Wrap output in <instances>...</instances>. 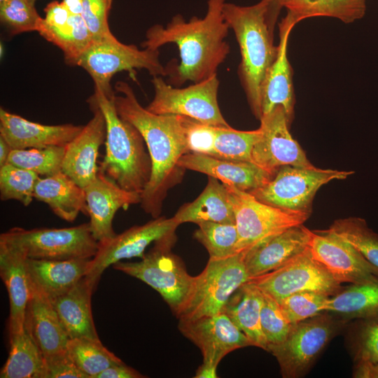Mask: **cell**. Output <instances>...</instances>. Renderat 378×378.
Wrapping results in <instances>:
<instances>
[{
  "label": "cell",
  "instance_id": "f546056e",
  "mask_svg": "<svg viewBox=\"0 0 378 378\" xmlns=\"http://www.w3.org/2000/svg\"><path fill=\"white\" fill-rule=\"evenodd\" d=\"M174 217L179 225L205 221L235 223L233 208L225 184L211 176L200 195L192 202L182 205Z\"/></svg>",
  "mask_w": 378,
  "mask_h": 378
},
{
  "label": "cell",
  "instance_id": "4dcf8cb0",
  "mask_svg": "<svg viewBox=\"0 0 378 378\" xmlns=\"http://www.w3.org/2000/svg\"><path fill=\"white\" fill-rule=\"evenodd\" d=\"M262 302V291L248 281L234 291L221 312L246 335L253 346L267 351V342L260 325Z\"/></svg>",
  "mask_w": 378,
  "mask_h": 378
},
{
  "label": "cell",
  "instance_id": "816d5d0a",
  "mask_svg": "<svg viewBox=\"0 0 378 378\" xmlns=\"http://www.w3.org/2000/svg\"><path fill=\"white\" fill-rule=\"evenodd\" d=\"M195 378H216L217 376V368L202 364L197 370Z\"/></svg>",
  "mask_w": 378,
  "mask_h": 378
},
{
  "label": "cell",
  "instance_id": "ab89813d",
  "mask_svg": "<svg viewBox=\"0 0 378 378\" xmlns=\"http://www.w3.org/2000/svg\"><path fill=\"white\" fill-rule=\"evenodd\" d=\"M259 134V128L241 131L232 127H217L213 157L252 162L251 152Z\"/></svg>",
  "mask_w": 378,
  "mask_h": 378
},
{
  "label": "cell",
  "instance_id": "7a4b0ae2",
  "mask_svg": "<svg viewBox=\"0 0 378 378\" xmlns=\"http://www.w3.org/2000/svg\"><path fill=\"white\" fill-rule=\"evenodd\" d=\"M113 102L118 115L133 125L142 135L152 164L150 181L141 194V206L153 218L162 212L168 191L179 183L186 169L179 159L188 153L182 125V115L155 114L143 107L130 85L115 84Z\"/></svg>",
  "mask_w": 378,
  "mask_h": 378
},
{
  "label": "cell",
  "instance_id": "7dc6e473",
  "mask_svg": "<svg viewBox=\"0 0 378 378\" xmlns=\"http://www.w3.org/2000/svg\"><path fill=\"white\" fill-rule=\"evenodd\" d=\"M44 358L43 378H88L75 364L66 349Z\"/></svg>",
  "mask_w": 378,
  "mask_h": 378
},
{
  "label": "cell",
  "instance_id": "8fae6325",
  "mask_svg": "<svg viewBox=\"0 0 378 378\" xmlns=\"http://www.w3.org/2000/svg\"><path fill=\"white\" fill-rule=\"evenodd\" d=\"M154 97L146 107L159 115L190 117L217 127H231L223 118L218 103L217 74L187 88H174L160 76H153Z\"/></svg>",
  "mask_w": 378,
  "mask_h": 378
},
{
  "label": "cell",
  "instance_id": "ac0fdd59",
  "mask_svg": "<svg viewBox=\"0 0 378 378\" xmlns=\"http://www.w3.org/2000/svg\"><path fill=\"white\" fill-rule=\"evenodd\" d=\"M88 102L92 118L80 133L65 146L62 171L82 188L97 176L100 146L105 143L106 129L104 116L91 96Z\"/></svg>",
  "mask_w": 378,
  "mask_h": 378
},
{
  "label": "cell",
  "instance_id": "484cf974",
  "mask_svg": "<svg viewBox=\"0 0 378 378\" xmlns=\"http://www.w3.org/2000/svg\"><path fill=\"white\" fill-rule=\"evenodd\" d=\"M26 258L17 248L0 241V275L6 287L10 303L9 335L24 329L25 312L31 293Z\"/></svg>",
  "mask_w": 378,
  "mask_h": 378
},
{
  "label": "cell",
  "instance_id": "5b68a950",
  "mask_svg": "<svg viewBox=\"0 0 378 378\" xmlns=\"http://www.w3.org/2000/svg\"><path fill=\"white\" fill-rule=\"evenodd\" d=\"M176 239L155 242L139 261H120L112 266L155 290L177 316L188 300L195 276L188 274L181 259L171 251Z\"/></svg>",
  "mask_w": 378,
  "mask_h": 378
},
{
  "label": "cell",
  "instance_id": "d4e9b609",
  "mask_svg": "<svg viewBox=\"0 0 378 378\" xmlns=\"http://www.w3.org/2000/svg\"><path fill=\"white\" fill-rule=\"evenodd\" d=\"M92 258H26L30 288L50 301L64 294L88 274Z\"/></svg>",
  "mask_w": 378,
  "mask_h": 378
},
{
  "label": "cell",
  "instance_id": "11a10c76",
  "mask_svg": "<svg viewBox=\"0 0 378 378\" xmlns=\"http://www.w3.org/2000/svg\"><path fill=\"white\" fill-rule=\"evenodd\" d=\"M4 1H6V0H0V3L3 2Z\"/></svg>",
  "mask_w": 378,
  "mask_h": 378
},
{
  "label": "cell",
  "instance_id": "f1b7e54d",
  "mask_svg": "<svg viewBox=\"0 0 378 378\" xmlns=\"http://www.w3.org/2000/svg\"><path fill=\"white\" fill-rule=\"evenodd\" d=\"M34 198L46 203L59 218L72 222L81 212L87 214L85 190L62 171L40 177Z\"/></svg>",
  "mask_w": 378,
  "mask_h": 378
},
{
  "label": "cell",
  "instance_id": "8d00e7d4",
  "mask_svg": "<svg viewBox=\"0 0 378 378\" xmlns=\"http://www.w3.org/2000/svg\"><path fill=\"white\" fill-rule=\"evenodd\" d=\"M194 238L207 250L209 259H223L237 253L238 232L235 223L205 221L197 224Z\"/></svg>",
  "mask_w": 378,
  "mask_h": 378
},
{
  "label": "cell",
  "instance_id": "836d02e7",
  "mask_svg": "<svg viewBox=\"0 0 378 378\" xmlns=\"http://www.w3.org/2000/svg\"><path fill=\"white\" fill-rule=\"evenodd\" d=\"M281 4L298 22L325 16L351 23L361 19L366 10V0H281Z\"/></svg>",
  "mask_w": 378,
  "mask_h": 378
},
{
  "label": "cell",
  "instance_id": "9c48e42d",
  "mask_svg": "<svg viewBox=\"0 0 378 378\" xmlns=\"http://www.w3.org/2000/svg\"><path fill=\"white\" fill-rule=\"evenodd\" d=\"M351 171L324 169L314 166L279 167L261 187L250 192L260 202L288 211L311 214L316 192L333 180L346 179Z\"/></svg>",
  "mask_w": 378,
  "mask_h": 378
},
{
  "label": "cell",
  "instance_id": "db71d44e",
  "mask_svg": "<svg viewBox=\"0 0 378 378\" xmlns=\"http://www.w3.org/2000/svg\"><path fill=\"white\" fill-rule=\"evenodd\" d=\"M31 2H32L33 4H35V2L37 1V0H29Z\"/></svg>",
  "mask_w": 378,
  "mask_h": 378
},
{
  "label": "cell",
  "instance_id": "d6986e66",
  "mask_svg": "<svg viewBox=\"0 0 378 378\" xmlns=\"http://www.w3.org/2000/svg\"><path fill=\"white\" fill-rule=\"evenodd\" d=\"M84 190L91 231L99 243L115 236L113 220L120 209L141 201L140 194L122 188L99 169Z\"/></svg>",
  "mask_w": 378,
  "mask_h": 378
},
{
  "label": "cell",
  "instance_id": "52a82bcc",
  "mask_svg": "<svg viewBox=\"0 0 378 378\" xmlns=\"http://www.w3.org/2000/svg\"><path fill=\"white\" fill-rule=\"evenodd\" d=\"M0 241L33 259L92 258L99 248L90 223L63 228L15 227L1 233Z\"/></svg>",
  "mask_w": 378,
  "mask_h": 378
},
{
  "label": "cell",
  "instance_id": "f5cc1de1",
  "mask_svg": "<svg viewBox=\"0 0 378 378\" xmlns=\"http://www.w3.org/2000/svg\"><path fill=\"white\" fill-rule=\"evenodd\" d=\"M69 11L73 14L80 15L82 12L83 0H63Z\"/></svg>",
  "mask_w": 378,
  "mask_h": 378
},
{
  "label": "cell",
  "instance_id": "bcb514c9",
  "mask_svg": "<svg viewBox=\"0 0 378 378\" xmlns=\"http://www.w3.org/2000/svg\"><path fill=\"white\" fill-rule=\"evenodd\" d=\"M111 3L108 0H83L81 16L88 28L93 41L113 35L108 15Z\"/></svg>",
  "mask_w": 378,
  "mask_h": 378
},
{
  "label": "cell",
  "instance_id": "681fc988",
  "mask_svg": "<svg viewBox=\"0 0 378 378\" xmlns=\"http://www.w3.org/2000/svg\"><path fill=\"white\" fill-rule=\"evenodd\" d=\"M267 4L266 21L270 31L274 34V27L283 8L281 4V0H264Z\"/></svg>",
  "mask_w": 378,
  "mask_h": 378
},
{
  "label": "cell",
  "instance_id": "ee69618b",
  "mask_svg": "<svg viewBox=\"0 0 378 378\" xmlns=\"http://www.w3.org/2000/svg\"><path fill=\"white\" fill-rule=\"evenodd\" d=\"M260 312V325L270 347L282 343L289 334L293 324L284 315L279 303L269 294L263 292Z\"/></svg>",
  "mask_w": 378,
  "mask_h": 378
},
{
  "label": "cell",
  "instance_id": "e0dca14e",
  "mask_svg": "<svg viewBox=\"0 0 378 378\" xmlns=\"http://www.w3.org/2000/svg\"><path fill=\"white\" fill-rule=\"evenodd\" d=\"M180 332L201 351L202 364L217 368L227 354L253 346L246 335L224 313L191 320H179Z\"/></svg>",
  "mask_w": 378,
  "mask_h": 378
},
{
  "label": "cell",
  "instance_id": "b9f144b4",
  "mask_svg": "<svg viewBox=\"0 0 378 378\" xmlns=\"http://www.w3.org/2000/svg\"><path fill=\"white\" fill-rule=\"evenodd\" d=\"M330 296L314 291L291 294L278 302L291 324L297 323L326 312Z\"/></svg>",
  "mask_w": 378,
  "mask_h": 378
},
{
  "label": "cell",
  "instance_id": "f907efd6",
  "mask_svg": "<svg viewBox=\"0 0 378 378\" xmlns=\"http://www.w3.org/2000/svg\"><path fill=\"white\" fill-rule=\"evenodd\" d=\"M13 148L9 144L0 136V167L8 163V158Z\"/></svg>",
  "mask_w": 378,
  "mask_h": 378
},
{
  "label": "cell",
  "instance_id": "c3c4849f",
  "mask_svg": "<svg viewBox=\"0 0 378 378\" xmlns=\"http://www.w3.org/2000/svg\"><path fill=\"white\" fill-rule=\"evenodd\" d=\"M144 375L125 363L114 364L96 376L95 378H143Z\"/></svg>",
  "mask_w": 378,
  "mask_h": 378
},
{
  "label": "cell",
  "instance_id": "603a6c76",
  "mask_svg": "<svg viewBox=\"0 0 378 378\" xmlns=\"http://www.w3.org/2000/svg\"><path fill=\"white\" fill-rule=\"evenodd\" d=\"M312 231L303 224L291 227L246 252L244 262L250 279L273 271L306 250Z\"/></svg>",
  "mask_w": 378,
  "mask_h": 378
},
{
  "label": "cell",
  "instance_id": "5bb4252c",
  "mask_svg": "<svg viewBox=\"0 0 378 378\" xmlns=\"http://www.w3.org/2000/svg\"><path fill=\"white\" fill-rule=\"evenodd\" d=\"M179 225L174 217L159 216L141 225L133 226L104 242L99 243L96 255L85 276L96 288L102 274L111 265L134 257L142 258L146 248L153 242L174 237Z\"/></svg>",
  "mask_w": 378,
  "mask_h": 378
},
{
  "label": "cell",
  "instance_id": "cb8c5ba5",
  "mask_svg": "<svg viewBox=\"0 0 378 378\" xmlns=\"http://www.w3.org/2000/svg\"><path fill=\"white\" fill-rule=\"evenodd\" d=\"M178 164L184 169L206 174L248 192L261 187L272 176L253 162L225 160L194 153L183 155Z\"/></svg>",
  "mask_w": 378,
  "mask_h": 378
},
{
  "label": "cell",
  "instance_id": "7402d4cb",
  "mask_svg": "<svg viewBox=\"0 0 378 378\" xmlns=\"http://www.w3.org/2000/svg\"><path fill=\"white\" fill-rule=\"evenodd\" d=\"M297 23L288 13L279 23L277 55L267 71L262 88V116L277 106H281L290 126L294 117L295 95L287 50L290 31Z\"/></svg>",
  "mask_w": 378,
  "mask_h": 378
},
{
  "label": "cell",
  "instance_id": "9f6ffc18",
  "mask_svg": "<svg viewBox=\"0 0 378 378\" xmlns=\"http://www.w3.org/2000/svg\"><path fill=\"white\" fill-rule=\"evenodd\" d=\"M110 3L112 4V0H108Z\"/></svg>",
  "mask_w": 378,
  "mask_h": 378
},
{
  "label": "cell",
  "instance_id": "2e32d148",
  "mask_svg": "<svg viewBox=\"0 0 378 378\" xmlns=\"http://www.w3.org/2000/svg\"><path fill=\"white\" fill-rule=\"evenodd\" d=\"M309 249L314 258L340 284H363L378 280V267L329 229L312 231Z\"/></svg>",
  "mask_w": 378,
  "mask_h": 378
},
{
  "label": "cell",
  "instance_id": "f6af8a7d",
  "mask_svg": "<svg viewBox=\"0 0 378 378\" xmlns=\"http://www.w3.org/2000/svg\"><path fill=\"white\" fill-rule=\"evenodd\" d=\"M182 125L188 153L214 156L217 127L184 115Z\"/></svg>",
  "mask_w": 378,
  "mask_h": 378
},
{
  "label": "cell",
  "instance_id": "9a60e30c",
  "mask_svg": "<svg viewBox=\"0 0 378 378\" xmlns=\"http://www.w3.org/2000/svg\"><path fill=\"white\" fill-rule=\"evenodd\" d=\"M260 134L252 149V162L273 174L282 166H314L290 133L285 111L277 106L260 120Z\"/></svg>",
  "mask_w": 378,
  "mask_h": 378
},
{
  "label": "cell",
  "instance_id": "4fadbf2b",
  "mask_svg": "<svg viewBox=\"0 0 378 378\" xmlns=\"http://www.w3.org/2000/svg\"><path fill=\"white\" fill-rule=\"evenodd\" d=\"M249 281L278 302L291 294L304 291L332 296L343 288L314 258L309 247L280 267Z\"/></svg>",
  "mask_w": 378,
  "mask_h": 378
},
{
  "label": "cell",
  "instance_id": "83f0119b",
  "mask_svg": "<svg viewBox=\"0 0 378 378\" xmlns=\"http://www.w3.org/2000/svg\"><path fill=\"white\" fill-rule=\"evenodd\" d=\"M94 290L83 277L68 291L50 301L70 339L99 340L91 308Z\"/></svg>",
  "mask_w": 378,
  "mask_h": 378
},
{
  "label": "cell",
  "instance_id": "d6a6232c",
  "mask_svg": "<svg viewBox=\"0 0 378 378\" xmlns=\"http://www.w3.org/2000/svg\"><path fill=\"white\" fill-rule=\"evenodd\" d=\"M10 350L1 378H43L45 358L25 329L9 335Z\"/></svg>",
  "mask_w": 378,
  "mask_h": 378
},
{
  "label": "cell",
  "instance_id": "ba28073f",
  "mask_svg": "<svg viewBox=\"0 0 378 378\" xmlns=\"http://www.w3.org/2000/svg\"><path fill=\"white\" fill-rule=\"evenodd\" d=\"M245 254L239 252L226 258L209 259L203 271L195 276L188 300L176 316L178 320L220 313L234 291L250 279Z\"/></svg>",
  "mask_w": 378,
  "mask_h": 378
},
{
  "label": "cell",
  "instance_id": "44dd1931",
  "mask_svg": "<svg viewBox=\"0 0 378 378\" xmlns=\"http://www.w3.org/2000/svg\"><path fill=\"white\" fill-rule=\"evenodd\" d=\"M83 127L69 123L43 125L0 108V136L13 150L65 146Z\"/></svg>",
  "mask_w": 378,
  "mask_h": 378
},
{
  "label": "cell",
  "instance_id": "277c9868",
  "mask_svg": "<svg viewBox=\"0 0 378 378\" xmlns=\"http://www.w3.org/2000/svg\"><path fill=\"white\" fill-rule=\"evenodd\" d=\"M114 94L109 97L94 88L92 95L106 129L105 154L99 169L122 188L141 195L151 176L150 157L139 130L118 115Z\"/></svg>",
  "mask_w": 378,
  "mask_h": 378
},
{
  "label": "cell",
  "instance_id": "7bdbcfd3",
  "mask_svg": "<svg viewBox=\"0 0 378 378\" xmlns=\"http://www.w3.org/2000/svg\"><path fill=\"white\" fill-rule=\"evenodd\" d=\"M34 5L29 0H6L0 3L1 21L12 34L37 31L43 18Z\"/></svg>",
  "mask_w": 378,
  "mask_h": 378
},
{
  "label": "cell",
  "instance_id": "60d3db41",
  "mask_svg": "<svg viewBox=\"0 0 378 378\" xmlns=\"http://www.w3.org/2000/svg\"><path fill=\"white\" fill-rule=\"evenodd\" d=\"M36 173L10 163L0 167V198L16 200L29 206L34 198L36 184L40 178Z\"/></svg>",
  "mask_w": 378,
  "mask_h": 378
},
{
  "label": "cell",
  "instance_id": "ffe728a7",
  "mask_svg": "<svg viewBox=\"0 0 378 378\" xmlns=\"http://www.w3.org/2000/svg\"><path fill=\"white\" fill-rule=\"evenodd\" d=\"M44 11L37 31L62 50L68 64L76 65L93 41L81 15L71 13L62 1H57L49 3Z\"/></svg>",
  "mask_w": 378,
  "mask_h": 378
},
{
  "label": "cell",
  "instance_id": "3957f363",
  "mask_svg": "<svg viewBox=\"0 0 378 378\" xmlns=\"http://www.w3.org/2000/svg\"><path fill=\"white\" fill-rule=\"evenodd\" d=\"M267 4L264 0L248 6L225 3L223 14L235 34L241 62L238 76L254 116L262 117V88L275 60L278 47L266 21Z\"/></svg>",
  "mask_w": 378,
  "mask_h": 378
},
{
  "label": "cell",
  "instance_id": "d590c367",
  "mask_svg": "<svg viewBox=\"0 0 378 378\" xmlns=\"http://www.w3.org/2000/svg\"><path fill=\"white\" fill-rule=\"evenodd\" d=\"M66 349L75 364L88 378H95L107 368L122 362L108 350L100 340L70 339Z\"/></svg>",
  "mask_w": 378,
  "mask_h": 378
},
{
  "label": "cell",
  "instance_id": "1f68e13d",
  "mask_svg": "<svg viewBox=\"0 0 378 378\" xmlns=\"http://www.w3.org/2000/svg\"><path fill=\"white\" fill-rule=\"evenodd\" d=\"M326 312L347 319L378 322V280L342 288L330 296Z\"/></svg>",
  "mask_w": 378,
  "mask_h": 378
},
{
  "label": "cell",
  "instance_id": "8992f818",
  "mask_svg": "<svg viewBox=\"0 0 378 378\" xmlns=\"http://www.w3.org/2000/svg\"><path fill=\"white\" fill-rule=\"evenodd\" d=\"M159 56V49L141 50L134 45L120 42L113 34L93 41L76 65L88 73L94 88L111 97L115 94L111 80L118 72L129 71L134 78L135 70L144 69L152 76H166V67L160 62Z\"/></svg>",
  "mask_w": 378,
  "mask_h": 378
},
{
  "label": "cell",
  "instance_id": "30bf717a",
  "mask_svg": "<svg viewBox=\"0 0 378 378\" xmlns=\"http://www.w3.org/2000/svg\"><path fill=\"white\" fill-rule=\"evenodd\" d=\"M224 184L229 193L238 232L237 253L247 252L281 232L303 224L310 216L270 206L248 192Z\"/></svg>",
  "mask_w": 378,
  "mask_h": 378
},
{
  "label": "cell",
  "instance_id": "f35d334b",
  "mask_svg": "<svg viewBox=\"0 0 378 378\" xmlns=\"http://www.w3.org/2000/svg\"><path fill=\"white\" fill-rule=\"evenodd\" d=\"M65 146L12 150L8 163L48 176L62 171Z\"/></svg>",
  "mask_w": 378,
  "mask_h": 378
},
{
  "label": "cell",
  "instance_id": "e575fe53",
  "mask_svg": "<svg viewBox=\"0 0 378 378\" xmlns=\"http://www.w3.org/2000/svg\"><path fill=\"white\" fill-rule=\"evenodd\" d=\"M359 321L352 338L353 377L378 378V322Z\"/></svg>",
  "mask_w": 378,
  "mask_h": 378
},
{
  "label": "cell",
  "instance_id": "7c38bea8",
  "mask_svg": "<svg viewBox=\"0 0 378 378\" xmlns=\"http://www.w3.org/2000/svg\"><path fill=\"white\" fill-rule=\"evenodd\" d=\"M326 313L293 324L282 343L269 348L268 351L279 363L283 377L306 374L338 331L341 323Z\"/></svg>",
  "mask_w": 378,
  "mask_h": 378
},
{
  "label": "cell",
  "instance_id": "4316f807",
  "mask_svg": "<svg viewBox=\"0 0 378 378\" xmlns=\"http://www.w3.org/2000/svg\"><path fill=\"white\" fill-rule=\"evenodd\" d=\"M26 308L24 328L42 354L50 355L66 349L70 337L51 302L31 288Z\"/></svg>",
  "mask_w": 378,
  "mask_h": 378
},
{
  "label": "cell",
  "instance_id": "74e56055",
  "mask_svg": "<svg viewBox=\"0 0 378 378\" xmlns=\"http://www.w3.org/2000/svg\"><path fill=\"white\" fill-rule=\"evenodd\" d=\"M353 245L371 264L378 267V234L359 217L336 220L328 228Z\"/></svg>",
  "mask_w": 378,
  "mask_h": 378
},
{
  "label": "cell",
  "instance_id": "6da1fadb",
  "mask_svg": "<svg viewBox=\"0 0 378 378\" xmlns=\"http://www.w3.org/2000/svg\"><path fill=\"white\" fill-rule=\"evenodd\" d=\"M225 0H208L207 11L202 18L192 17L188 22L177 14L163 27L155 24L146 31L143 48L158 50L175 43L180 63L166 67L168 83L181 86L186 81L202 82L216 74L230 53L226 41L229 25L223 14Z\"/></svg>",
  "mask_w": 378,
  "mask_h": 378
}]
</instances>
